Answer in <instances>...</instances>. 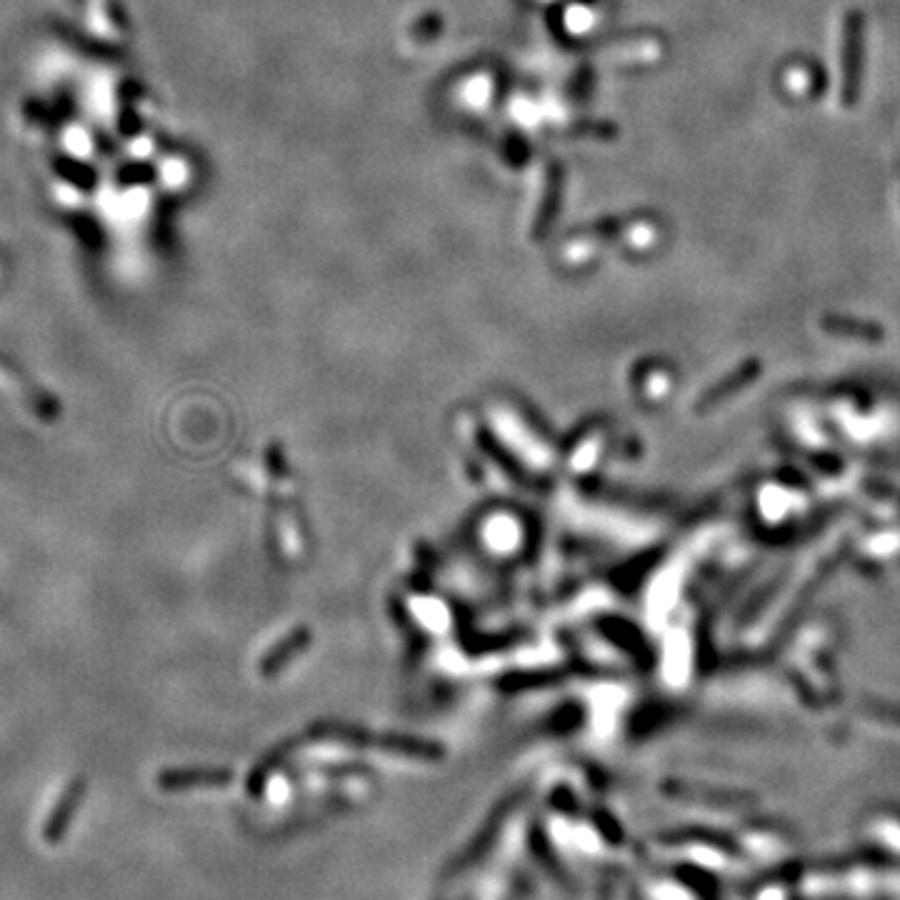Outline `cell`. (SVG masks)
Wrapping results in <instances>:
<instances>
[{
    "label": "cell",
    "instance_id": "6da1fadb",
    "mask_svg": "<svg viewBox=\"0 0 900 900\" xmlns=\"http://www.w3.org/2000/svg\"><path fill=\"white\" fill-rule=\"evenodd\" d=\"M73 805H75V788H70L68 795H65V798L60 800L58 808H55L53 818H50V825H48V828H45V838L55 840V838H58V833H63V828H65V823H68L70 810H73Z\"/></svg>",
    "mask_w": 900,
    "mask_h": 900
}]
</instances>
